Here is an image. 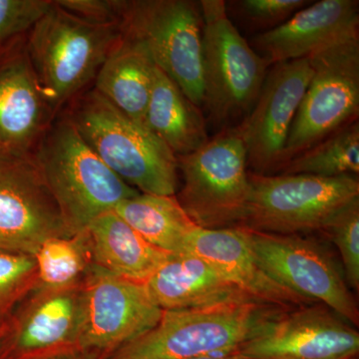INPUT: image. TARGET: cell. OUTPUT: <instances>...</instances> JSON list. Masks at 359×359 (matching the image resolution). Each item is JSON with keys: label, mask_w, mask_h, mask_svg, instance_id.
Returning <instances> with one entry per match:
<instances>
[{"label": "cell", "mask_w": 359, "mask_h": 359, "mask_svg": "<svg viewBox=\"0 0 359 359\" xmlns=\"http://www.w3.org/2000/svg\"><path fill=\"white\" fill-rule=\"evenodd\" d=\"M283 309L257 301L163 311L159 323L105 359H192L231 355L259 323Z\"/></svg>", "instance_id": "obj_4"}, {"label": "cell", "mask_w": 359, "mask_h": 359, "mask_svg": "<svg viewBox=\"0 0 359 359\" xmlns=\"http://www.w3.org/2000/svg\"><path fill=\"white\" fill-rule=\"evenodd\" d=\"M37 287L63 289L83 282L93 264L87 231L49 238L35 252Z\"/></svg>", "instance_id": "obj_25"}, {"label": "cell", "mask_w": 359, "mask_h": 359, "mask_svg": "<svg viewBox=\"0 0 359 359\" xmlns=\"http://www.w3.org/2000/svg\"><path fill=\"white\" fill-rule=\"evenodd\" d=\"M308 58L313 74L292 122L283 166L294 156L358 120L359 33Z\"/></svg>", "instance_id": "obj_9"}, {"label": "cell", "mask_w": 359, "mask_h": 359, "mask_svg": "<svg viewBox=\"0 0 359 359\" xmlns=\"http://www.w3.org/2000/svg\"><path fill=\"white\" fill-rule=\"evenodd\" d=\"M123 34L140 43L161 71L202 108L203 21L200 1L122 0Z\"/></svg>", "instance_id": "obj_6"}, {"label": "cell", "mask_w": 359, "mask_h": 359, "mask_svg": "<svg viewBox=\"0 0 359 359\" xmlns=\"http://www.w3.org/2000/svg\"><path fill=\"white\" fill-rule=\"evenodd\" d=\"M86 231L92 263L134 282H147L172 255L149 244L114 211L101 215Z\"/></svg>", "instance_id": "obj_20"}, {"label": "cell", "mask_w": 359, "mask_h": 359, "mask_svg": "<svg viewBox=\"0 0 359 359\" xmlns=\"http://www.w3.org/2000/svg\"><path fill=\"white\" fill-rule=\"evenodd\" d=\"M52 4L51 0H0V53L32 32Z\"/></svg>", "instance_id": "obj_28"}, {"label": "cell", "mask_w": 359, "mask_h": 359, "mask_svg": "<svg viewBox=\"0 0 359 359\" xmlns=\"http://www.w3.org/2000/svg\"><path fill=\"white\" fill-rule=\"evenodd\" d=\"M36 287L34 257L0 250V320Z\"/></svg>", "instance_id": "obj_27"}, {"label": "cell", "mask_w": 359, "mask_h": 359, "mask_svg": "<svg viewBox=\"0 0 359 359\" xmlns=\"http://www.w3.org/2000/svg\"><path fill=\"white\" fill-rule=\"evenodd\" d=\"M0 328V359H51L82 353L78 344L83 282L35 287Z\"/></svg>", "instance_id": "obj_13"}, {"label": "cell", "mask_w": 359, "mask_h": 359, "mask_svg": "<svg viewBox=\"0 0 359 359\" xmlns=\"http://www.w3.org/2000/svg\"></svg>", "instance_id": "obj_34"}, {"label": "cell", "mask_w": 359, "mask_h": 359, "mask_svg": "<svg viewBox=\"0 0 359 359\" xmlns=\"http://www.w3.org/2000/svg\"><path fill=\"white\" fill-rule=\"evenodd\" d=\"M321 233H325L339 250L347 285L353 294H358L359 198L337 212Z\"/></svg>", "instance_id": "obj_26"}, {"label": "cell", "mask_w": 359, "mask_h": 359, "mask_svg": "<svg viewBox=\"0 0 359 359\" xmlns=\"http://www.w3.org/2000/svg\"><path fill=\"white\" fill-rule=\"evenodd\" d=\"M313 74L309 58L278 63L269 70L254 107L236 125L252 173L273 175L282 168L290 128Z\"/></svg>", "instance_id": "obj_15"}, {"label": "cell", "mask_w": 359, "mask_h": 359, "mask_svg": "<svg viewBox=\"0 0 359 359\" xmlns=\"http://www.w3.org/2000/svg\"><path fill=\"white\" fill-rule=\"evenodd\" d=\"M163 309L145 283L113 275L92 264L83 280L78 344L82 353L105 359L159 323Z\"/></svg>", "instance_id": "obj_11"}, {"label": "cell", "mask_w": 359, "mask_h": 359, "mask_svg": "<svg viewBox=\"0 0 359 359\" xmlns=\"http://www.w3.org/2000/svg\"><path fill=\"white\" fill-rule=\"evenodd\" d=\"M358 198V177L250 171L249 198L237 226L280 235L321 231L337 212Z\"/></svg>", "instance_id": "obj_7"}, {"label": "cell", "mask_w": 359, "mask_h": 359, "mask_svg": "<svg viewBox=\"0 0 359 359\" xmlns=\"http://www.w3.org/2000/svg\"><path fill=\"white\" fill-rule=\"evenodd\" d=\"M114 212L149 244L169 254L185 252L191 236L200 228L176 195L140 193L120 202Z\"/></svg>", "instance_id": "obj_23"}, {"label": "cell", "mask_w": 359, "mask_h": 359, "mask_svg": "<svg viewBox=\"0 0 359 359\" xmlns=\"http://www.w3.org/2000/svg\"><path fill=\"white\" fill-rule=\"evenodd\" d=\"M59 7L95 25H120L122 0H58Z\"/></svg>", "instance_id": "obj_30"}, {"label": "cell", "mask_w": 359, "mask_h": 359, "mask_svg": "<svg viewBox=\"0 0 359 359\" xmlns=\"http://www.w3.org/2000/svg\"><path fill=\"white\" fill-rule=\"evenodd\" d=\"M145 126L177 157L190 154L209 140L207 121L202 110L156 67Z\"/></svg>", "instance_id": "obj_22"}, {"label": "cell", "mask_w": 359, "mask_h": 359, "mask_svg": "<svg viewBox=\"0 0 359 359\" xmlns=\"http://www.w3.org/2000/svg\"><path fill=\"white\" fill-rule=\"evenodd\" d=\"M151 299L163 311L256 301L192 252L172 254L145 283Z\"/></svg>", "instance_id": "obj_19"}, {"label": "cell", "mask_w": 359, "mask_h": 359, "mask_svg": "<svg viewBox=\"0 0 359 359\" xmlns=\"http://www.w3.org/2000/svg\"><path fill=\"white\" fill-rule=\"evenodd\" d=\"M177 159L183 186L176 197L194 223L207 230L237 226L250 194L247 151L238 127L221 130Z\"/></svg>", "instance_id": "obj_8"}, {"label": "cell", "mask_w": 359, "mask_h": 359, "mask_svg": "<svg viewBox=\"0 0 359 359\" xmlns=\"http://www.w3.org/2000/svg\"><path fill=\"white\" fill-rule=\"evenodd\" d=\"M26 36L0 53V157L34 155L56 117L40 89Z\"/></svg>", "instance_id": "obj_16"}, {"label": "cell", "mask_w": 359, "mask_h": 359, "mask_svg": "<svg viewBox=\"0 0 359 359\" xmlns=\"http://www.w3.org/2000/svg\"><path fill=\"white\" fill-rule=\"evenodd\" d=\"M192 359H250L238 355H219V356H204V358H198Z\"/></svg>", "instance_id": "obj_32"}, {"label": "cell", "mask_w": 359, "mask_h": 359, "mask_svg": "<svg viewBox=\"0 0 359 359\" xmlns=\"http://www.w3.org/2000/svg\"><path fill=\"white\" fill-rule=\"evenodd\" d=\"M122 36L121 26L88 22L53 1L26 36V48L42 94L55 115L95 80Z\"/></svg>", "instance_id": "obj_3"}, {"label": "cell", "mask_w": 359, "mask_h": 359, "mask_svg": "<svg viewBox=\"0 0 359 359\" xmlns=\"http://www.w3.org/2000/svg\"><path fill=\"white\" fill-rule=\"evenodd\" d=\"M34 158L72 235L140 194L99 159L65 114L56 116Z\"/></svg>", "instance_id": "obj_2"}, {"label": "cell", "mask_w": 359, "mask_h": 359, "mask_svg": "<svg viewBox=\"0 0 359 359\" xmlns=\"http://www.w3.org/2000/svg\"><path fill=\"white\" fill-rule=\"evenodd\" d=\"M259 266L297 294L323 304L358 327L359 309L342 266L313 238L237 226Z\"/></svg>", "instance_id": "obj_10"}, {"label": "cell", "mask_w": 359, "mask_h": 359, "mask_svg": "<svg viewBox=\"0 0 359 359\" xmlns=\"http://www.w3.org/2000/svg\"><path fill=\"white\" fill-rule=\"evenodd\" d=\"M185 252L197 255L257 302L283 309L318 304L283 287L259 266L237 226L218 230L198 228Z\"/></svg>", "instance_id": "obj_18"}, {"label": "cell", "mask_w": 359, "mask_h": 359, "mask_svg": "<svg viewBox=\"0 0 359 359\" xmlns=\"http://www.w3.org/2000/svg\"><path fill=\"white\" fill-rule=\"evenodd\" d=\"M155 70L145 48L123 34L97 73L94 89L123 114L145 126Z\"/></svg>", "instance_id": "obj_21"}, {"label": "cell", "mask_w": 359, "mask_h": 359, "mask_svg": "<svg viewBox=\"0 0 359 359\" xmlns=\"http://www.w3.org/2000/svg\"><path fill=\"white\" fill-rule=\"evenodd\" d=\"M63 114L113 173L143 194L175 196L178 159L147 127L130 119L95 89L73 99Z\"/></svg>", "instance_id": "obj_1"}, {"label": "cell", "mask_w": 359, "mask_h": 359, "mask_svg": "<svg viewBox=\"0 0 359 359\" xmlns=\"http://www.w3.org/2000/svg\"><path fill=\"white\" fill-rule=\"evenodd\" d=\"M228 4L241 18L254 27L262 28L264 32L278 27L289 20L294 13L309 6L311 1L306 0H240Z\"/></svg>", "instance_id": "obj_29"}, {"label": "cell", "mask_w": 359, "mask_h": 359, "mask_svg": "<svg viewBox=\"0 0 359 359\" xmlns=\"http://www.w3.org/2000/svg\"><path fill=\"white\" fill-rule=\"evenodd\" d=\"M359 334L321 304L276 309L231 355L250 359H353Z\"/></svg>", "instance_id": "obj_12"}, {"label": "cell", "mask_w": 359, "mask_h": 359, "mask_svg": "<svg viewBox=\"0 0 359 359\" xmlns=\"http://www.w3.org/2000/svg\"><path fill=\"white\" fill-rule=\"evenodd\" d=\"M200 6L204 21L203 106L208 119L221 131L249 114L271 65L231 22L226 1L202 0Z\"/></svg>", "instance_id": "obj_5"}, {"label": "cell", "mask_w": 359, "mask_h": 359, "mask_svg": "<svg viewBox=\"0 0 359 359\" xmlns=\"http://www.w3.org/2000/svg\"><path fill=\"white\" fill-rule=\"evenodd\" d=\"M51 359H95L93 356L88 355L85 353H74L69 354V355L59 356V358H51Z\"/></svg>", "instance_id": "obj_31"}, {"label": "cell", "mask_w": 359, "mask_h": 359, "mask_svg": "<svg viewBox=\"0 0 359 359\" xmlns=\"http://www.w3.org/2000/svg\"><path fill=\"white\" fill-rule=\"evenodd\" d=\"M353 359H358V358H353Z\"/></svg>", "instance_id": "obj_33"}, {"label": "cell", "mask_w": 359, "mask_h": 359, "mask_svg": "<svg viewBox=\"0 0 359 359\" xmlns=\"http://www.w3.org/2000/svg\"><path fill=\"white\" fill-rule=\"evenodd\" d=\"M356 33L358 0H321L311 1L278 27L259 33L252 45L269 65H275L308 58Z\"/></svg>", "instance_id": "obj_17"}, {"label": "cell", "mask_w": 359, "mask_h": 359, "mask_svg": "<svg viewBox=\"0 0 359 359\" xmlns=\"http://www.w3.org/2000/svg\"><path fill=\"white\" fill-rule=\"evenodd\" d=\"M68 236L34 155L0 157V250L34 256L49 238Z\"/></svg>", "instance_id": "obj_14"}, {"label": "cell", "mask_w": 359, "mask_h": 359, "mask_svg": "<svg viewBox=\"0 0 359 359\" xmlns=\"http://www.w3.org/2000/svg\"><path fill=\"white\" fill-rule=\"evenodd\" d=\"M278 175H313L358 177L359 174V123L354 121L287 161Z\"/></svg>", "instance_id": "obj_24"}]
</instances>
